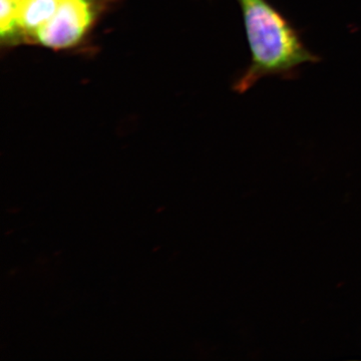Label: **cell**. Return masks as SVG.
I'll return each mask as SVG.
<instances>
[{
  "label": "cell",
  "instance_id": "2",
  "mask_svg": "<svg viewBox=\"0 0 361 361\" xmlns=\"http://www.w3.org/2000/svg\"><path fill=\"white\" fill-rule=\"evenodd\" d=\"M96 16V0H63L35 40L49 49H68L84 37Z\"/></svg>",
  "mask_w": 361,
  "mask_h": 361
},
{
  "label": "cell",
  "instance_id": "3",
  "mask_svg": "<svg viewBox=\"0 0 361 361\" xmlns=\"http://www.w3.org/2000/svg\"><path fill=\"white\" fill-rule=\"evenodd\" d=\"M63 0H25L20 16V35L35 40L37 32L58 11Z\"/></svg>",
  "mask_w": 361,
  "mask_h": 361
},
{
  "label": "cell",
  "instance_id": "4",
  "mask_svg": "<svg viewBox=\"0 0 361 361\" xmlns=\"http://www.w3.org/2000/svg\"><path fill=\"white\" fill-rule=\"evenodd\" d=\"M25 0H1L0 33L2 40H13L20 35V16Z\"/></svg>",
  "mask_w": 361,
  "mask_h": 361
},
{
  "label": "cell",
  "instance_id": "1",
  "mask_svg": "<svg viewBox=\"0 0 361 361\" xmlns=\"http://www.w3.org/2000/svg\"><path fill=\"white\" fill-rule=\"evenodd\" d=\"M242 16L250 63L234 90L243 94L261 78L288 77L299 66L319 61L305 47L290 21L268 0H237Z\"/></svg>",
  "mask_w": 361,
  "mask_h": 361
}]
</instances>
